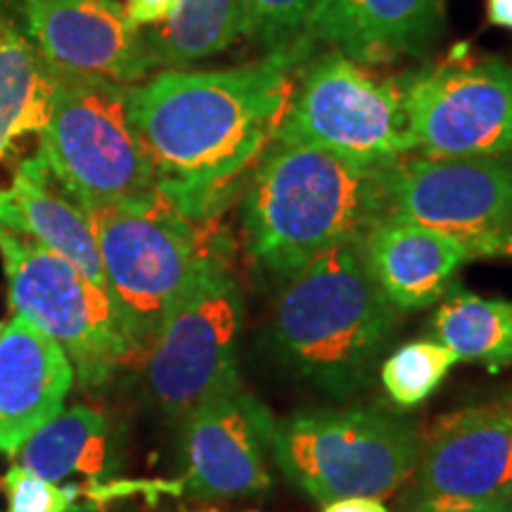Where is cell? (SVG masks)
<instances>
[{
    "label": "cell",
    "mask_w": 512,
    "mask_h": 512,
    "mask_svg": "<svg viewBox=\"0 0 512 512\" xmlns=\"http://www.w3.org/2000/svg\"><path fill=\"white\" fill-rule=\"evenodd\" d=\"M309 41L226 69H164L131 86V117L157 190L185 219L207 226L249 178L283 121Z\"/></svg>",
    "instance_id": "6da1fadb"
},
{
    "label": "cell",
    "mask_w": 512,
    "mask_h": 512,
    "mask_svg": "<svg viewBox=\"0 0 512 512\" xmlns=\"http://www.w3.org/2000/svg\"><path fill=\"white\" fill-rule=\"evenodd\" d=\"M387 214L382 169L273 138L249 176L242 228L256 266L290 280L328 249L361 242Z\"/></svg>",
    "instance_id": "7a4b0ae2"
},
{
    "label": "cell",
    "mask_w": 512,
    "mask_h": 512,
    "mask_svg": "<svg viewBox=\"0 0 512 512\" xmlns=\"http://www.w3.org/2000/svg\"><path fill=\"white\" fill-rule=\"evenodd\" d=\"M399 313L375 283L361 242L337 245L285 280L271 320L273 354L311 389L347 399L373 382Z\"/></svg>",
    "instance_id": "3957f363"
},
{
    "label": "cell",
    "mask_w": 512,
    "mask_h": 512,
    "mask_svg": "<svg viewBox=\"0 0 512 512\" xmlns=\"http://www.w3.org/2000/svg\"><path fill=\"white\" fill-rule=\"evenodd\" d=\"M83 209L98 242L107 292L138 358L145 356L166 313L219 242L178 214L162 192Z\"/></svg>",
    "instance_id": "277c9868"
},
{
    "label": "cell",
    "mask_w": 512,
    "mask_h": 512,
    "mask_svg": "<svg viewBox=\"0 0 512 512\" xmlns=\"http://www.w3.org/2000/svg\"><path fill=\"white\" fill-rule=\"evenodd\" d=\"M413 422L382 408H316L273 427V458L294 489L328 505L392 496L420 456Z\"/></svg>",
    "instance_id": "5b68a950"
},
{
    "label": "cell",
    "mask_w": 512,
    "mask_h": 512,
    "mask_svg": "<svg viewBox=\"0 0 512 512\" xmlns=\"http://www.w3.org/2000/svg\"><path fill=\"white\" fill-rule=\"evenodd\" d=\"M43 155L81 207L157 195L150 157L131 117V86L57 72Z\"/></svg>",
    "instance_id": "8992f818"
},
{
    "label": "cell",
    "mask_w": 512,
    "mask_h": 512,
    "mask_svg": "<svg viewBox=\"0 0 512 512\" xmlns=\"http://www.w3.org/2000/svg\"><path fill=\"white\" fill-rule=\"evenodd\" d=\"M275 138L330 152L351 164L384 169L413 155L399 81L325 50L299 69Z\"/></svg>",
    "instance_id": "52a82bcc"
},
{
    "label": "cell",
    "mask_w": 512,
    "mask_h": 512,
    "mask_svg": "<svg viewBox=\"0 0 512 512\" xmlns=\"http://www.w3.org/2000/svg\"><path fill=\"white\" fill-rule=\"evenodd\" d=\"M242 318L245 299L219 245L200 261L145 354L147 387L166 413L185 418L240 387Z\"/></svg>",
    "instance_id": "ba28073f"
},
{
    "label": "cell",
    "mask_w": 512,
    "mask_h": 512,
    "mask_svg": "<svg viewBox=\"0 0 512 512\" xmlns=\"http://www.w3.org/2000/svg\"><path fill=\"white\" fill-rule=\"evenodd\" d=\"M0 259L10 309L60 344L81 387H102L121 366L136 361L110 292L79 268L3 226Z\"/></svg>",
    "instance_id": "9c48e42d"
},
{
    "label": "cell",
    "mask_w": 512,
    "mask_h": 512,
    "mask_svg": "<svg viewBox=\"0 0 512 512\" xmlns=\"http://www.w3.org/2000/svg\"><path fill=\"white\" fill-rule=\"evenodd\" d=\"M403 112L422 157L512 155V64L458 46L399 79Z\"/></svg>",
    "instance_id": "30bf717a"
},
{
    "label": "cell",
    "mask_w": 512,
    "mask_h": 512,
    "mask_svg": "<svg viewBox=\"0 0 512 512\" xmlns=\"http://www.w3.org/2000/svg\"><path fill=\"white\" fill-rule=\"evenodd\" d=\"M389 214L463 242L472 259L512 256V155L403 157L382 169Z\"/></svg>",
    "instance_id": "8fae6325"
},
{
    "label": "cell",
    "mask_w": 512,
    "mask_h": 512,
    "mask_svg": "<svg viewBox=\"0 0 512 512\" xmlns=\"http://www.w3.org/2000/svg\"><path fill=\"white\" fill-rule=\"evenodd\" d=\"M273 427L271 413L242 387L192 408L183 418L181 496L221 501L264 494Z\"/></svg>",
    "instance_id": "7c38bea8"
},
{
    "label": "cell",
    "mask_w": 512,
    "mask_h": 512,
    "mask_svg": "<svg viewBox=\"0 0 512 512\" xmlns=\"http://www.w3.org/2000/svg\"><path fill=\"white\" fill-rule=\"evenodd\" d=\"M29 36L57 72L133 86L155 72L119 0H19Z\"/></svg>",
    "instance_id": "4fadbf2b"
},
{
    "label": "cell",
    "mask_w": 512,
    "mask_h": 512,
    "mask_svg": "<svg viewBox=\"0 0 512 512\" xmlns=\"http://www.w3.org/2000/svg\"><path fill=\"white\" fill-rule=\"evenodd\" d=\"M413 501L489 498L512 486V406L463 408L434 422L415 465Z\"/></svg>",
    "instance_id": "5bb4252c"
},
{
    "label": "cell",
    "mask_w": 512,
    "mask_h": 512,
    "mask_svg": "<svg viewBox=\"0 0 512 512\" xmlns=\"http://www.w3.org/2000/svg\"><path fill=\"white\" fill-rule=\"evenodd\" d=\"M444 0H311L304 38L358 64L415 60L437 46Z\"/></svg>",
    "instance_id": "9a60e30c"
},
{
    "label": "cell",
    "mask_w": 512,
    "mask_h": 512,
    "mask_svg": "<svg viewBox=\"0 0 512 512\" xmlns=\"http://www.w3.org/2000/svg\"><path fill=\"white\" fill-rule=\"evenodd\" d=\"M76 382L60 344L24 316L5 323L0 337V453L15 458L38 427L64 411Z\"/></svg>",
    "instance_id": "2e32d148"
},
{
    "label": "cell",
    "mask_w": 512,
    "mask_h": 512,
    "mask_svg": "<svg viewBox=\"0 0 512 512\" xmlns=\"http://www.w3.org/2000/svg\"><path fill=\"white\" fill-rule=\"evenodd\" d=\"M55 88L57 69L29 36L19 0H0V192L43 150Z\"/></svg>",
    "instance_id": "e0dca14e"
},
{
    "label": "cell",
    "mask_w": 512,
    "mask_h": 512,
    "mask_svg": "<svg viewBox=\"0 0 512 512\" xmlns=\"http://www.w3.org/2000/svg\"><path fill=\"white\" fill-rule=\"evenodd\" d=\"M361 249L375 283L401 313L441 302L458 268L472 261L463 242L396 214L375 221Z\"/></svg>",
    "instance_id": "ac0fdd59"
},
{
    "label": "cell",
    "mask_w": 512,
    "mask_h": 512,
    "mask_svg": "<svg viewBox=\"0 0 512 512\" xmlns=\"http://www.w3.org/2000/svg\"><path fill=\"white\" fill-rule=\"evenodd\" d=\"M0 226L62 256L107 290L86 209L64 188L43 150L19 166L8 190L0 192Z\"/></svg>",
    "instance_id": "d6986e66"
},
{
    "label": "cell",
    "mask_w": 512,
    "mask_h": 512,
    "mask_svg": "<svg viewBox=\"0 0 512 512\" xmlns=\"http://www.w3.org/2000/svg\"><path fill=\"white\" fill-rule=\"evenodd\" d=\"M17 456L19 465L50 482L76 475L100 482L110 470V425L98 408L76 403L38 427Z\"/></svg>",
    "instance_id": "ffe728a7"
},
{
    "label": "cell",
    "mask_w": 512,
    "mask_h": 512,
    "mask_svg": "<svg viewBox=\"0 0 512 512\" xmlns=\"http://www.w3.org/2000/svg\"><path fill=\"white\" fill-rule=\"evenodd\" d=\"M430 328L458 361L491 373L512 368V299L482 297L453 285L432 313Z\"/></svg>",
    "instance_id": "44dd1931"
},
{
    "label": "cell",
    "mask_w": 512,
    "mask_h": 512,
    "mask_svg": "<svg viewBox=\"0 0 512 512\" xmlns=\"http://www.w3.org/2000/svg\"><path fill=\"white\" fill-rule=\"evenodd\" d=\"M245 36L242 0H181L164 24L143 31L155 69H185L209 60Z\"/></svg>",
    "instance_id": "7402d4cb"
},
{
    "label": "cell",
    "mask_w": 512,
    "mask_h": 512,
    "mask_svg": "<svg viewBox=\"0 0 512 512\" xmlns=\"http://www.w3.org/2000/svg\"><path fill=\"white\" fill-rule=\"evenodd\" d=\"M456 363V354L437 339H418L389 354L377 370L389 399L399 408H415L437 392Z\"/></svg>",
    "instance_id": "603a6c76"
},
{
    "label": "cell",
    "mask_w": 512,
    "mask_h": 512,
    "mask_svg": "<svg viewBox=\"0 0 512 512\" xmlns=\"http://www.w3.org/2000/svg\"><path fill=\"white\" fill-rule=\"evenodd\" d=\"M245 36L268 50L304 41L311 0H242Z\"/></svg>",
    "instance_id": "cb8c5ba5"
},
{
    "label": "cell",
    "mask_w": 512,
    "mask_h": 512,
    "mask_svg": "<svg viewBox=\"0 0 512 512\" xmlns=\"http://www.w3.org/2000/svg\"><path fill=\"white\" fill-rule=\"evenodd\" d=\"M8 512H76L81 486H60L22 465H12L3 479Z\"/></svg>",
    "instance_id": "d4e9b609"
},
{
    "label": "cell",
    "mask_w": 512,
    "mask_h": 512,
    "mask_svg": "<svg viewBox=\"0 0 512 512\" xmlns=\"http://www.w3.org/2000/svg\"><path fill=\"white\" fill-rule=\"evenodd\" d=\"M411 512H512V496L434 498V501H418Z\"/></svg>",
    "instance_id": "484cf974"
},
{
    "label": "cell",
    "mask_w": 512,
    "mask_h": 512,
    "mask_svg": "<svg viewBox=\"0 0 512 512\" xmlns=\"http://www.w3.org/2000/svg\"><path fill=\"white\" fill-rule=\"evenodd\" d=\"M181 0H126L124 12L128 24L136 31H145L164 24L174 15Z\"/></svg>",
    "instance_id": "4316f807"
},
{
    "label": "cell",
    "mask_w": 512,
    "mask_h": 512,
    "mask_svg": "<svg viewBox=\"0 0 512 512\" xmlns=\"http://www.w3.org/2000/svg\"><path fill=\"white\" fill-rule=\"evenodd\" d=\"M323 512H389L380 498H339L323 508Z\"/></svg>",
    "instance_id": "83f0119b"
},
{
    "label": "cell",
    "mask_w": 512,
    "mask_h": 512,
    "mask_svg": "<svg viewBox=\"0 0 512 512\" xmlns=\"http://www.w3.org/2000/svg\"><path fill=\"white\" fill-rule=\"evenodd\" d=\"M486 19L494 27L512 31V0H486Z\"/></svg>",
    "instance_id": "f1b7e54d"
},
{
    "label": "cell",
    "mask_w": 512,
    "mask_h": 512,
    "mask_svg": "<svg viewBox=\"0 0 512 512\" xmlns=\"http://www.w3.org/2000/svg\"><path fill=\"white\" fill-rule=\"evenodd\" d=\"M3 330H5V323H3V320H0V337H3Z\"/></svg>",
    "instance_id": "f546056e"
},
{
    "label": "cell",
    "mask_w": 512,
    "mask_h": 512,
    "mask_svg": "<svg viewBox=\"0 0 512 512\" xmlns=\"http://www.w3.org/2000/svg\"><path fill=\"white\" fill-rule=\"evenodd\" d=\"M505 403H508V406H512V394L508 396V399H505Z\"/></svg>",
    "instance_id": "4dcf8cb0"
},
{
    "label": "cell",
    "mask_w": 512,
    "mask_h": 512,
    "mask_svg": "<svg viewBox=\"0 0 512 512\" xmlns=\"http://www.w3.org/2000/svg\"><path fill=\"white\" fill-rule=\"evenodd\" d=\"M510 496H512V486H510Z\"/></svg>",
    "instance_id": "1f68e13d"
}]
</instances>
